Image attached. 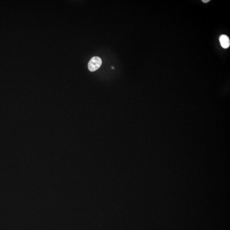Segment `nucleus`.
<instances>
[{
	"mask_svg": "<svg viewBox=\"0 0 230 230\" xmlns=\"http://www.w3.org/2000/svg\"><path fill=\"white\" fill-rule=\"evenodd\" d=\"M202 2L204 3H207L209 2L210 1V0H202Z\"/></svg>",
	"mask_w": 230,
	"mask_h": 230,
	"instance_id": "nucleus-3",
	"label": "nucleus"
},
{
	"mask_svg": "<svg viewBox=\"0 0 230 230\" xmlns=\"http://www.w3.org/2000/svg\"><path fill=\"white\" fill-rule=\"evenodd\" d=\"M220 42L222 47L224 49H227L229 47L230 41L229 38L226 35H222L220 38Z\"/></svg>",
	"mask_w": 230,
	"mask_h": 230,
	"instance_id": "nucleus-2",
	"label": "nucleus"
},
{
	"mask_svg": "<svg viewBox=\"0 0 230 230\" xmlns=\"http://www.w3.org/2000/svg\"><path fill=\"white\" fill-rule=\"evenodd\" d=\"M113 68V69H114V67H112V68Z\"/></svg>",
	"mask_w": 230,
	"mask_h": 230,
	"instance_id": "nucleus-4",
	"label": "nucleus"
},
{
	"mask_svg": "<svg viewBox=\"0 0 230 230\" xmlns=\"http://www.w3.org/2000/svg\"><path fill=\"white\" fill-rule=\"evenodd\" d=\"M102 64L101 59L98 56L93 57L88 63V67L90 71L94 72L100 68Z\"/></svg>",
	"mask_w": 230,
	"mask_h": 230,
	"instance_id": "nucleus-1",
	"label": "nucleus"
}]
</instances>
